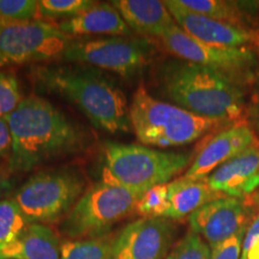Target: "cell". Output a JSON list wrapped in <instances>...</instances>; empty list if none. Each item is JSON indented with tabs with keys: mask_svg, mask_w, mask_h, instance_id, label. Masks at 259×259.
Returning a JSON list of instances; mask_svg holds the SVG:
<instances>
[{
	"mask_svg": "<svg viewBox=\"0 0 259 259\" xmlns=\"http://www.w3.org/2000/svg\"><path fill=\"white\" fill-rule=\"evenodd\" d=\"M6 120L12 137L9 168L16 173L78 153L88 143V136L78 124L36 95L23 99Z\"/></svg>",
	"mask_w": 259,
	"mask_h": 259,
	"instance_id": "6da1fadb",
	"label": "cell"
},
{
	"mask_svg": "<svg viewBox=\"0 0 259 259\" xmlns=\"http://www.w3.org/2000/svg\"><path fill=\"white\" fill-rule=\"evenodd\" d=\"M31 72L37 87L65 97L96 128L111 135L131 130L127 97L102 73L80 66H38Z\"/></svg>",
	"mask_w": 259,
	"mask_h": 259,
	"instance_id": "7a4b0ae2",
	"label": "cell"
},
{
	"mask_svg": "<svg viewBox=\"0 0 259 259\" xmlns=\"http://www.w3.org/2000/svg\"><path fill=\"white\" fill-rule=\"evenodd\" d=\"M162 89L174 105L194 114L221 122L241 118L245 111L244 90L233 77L219 71L174 59L162 65Z\"/></svg>",
	"mask_w": 259,
	"mask_h": 259,
	"instance_id": "3957f363",
	"label": "cell"
},
{
	"mask_svg": "<svg viewBox=\"0 0 259 259\" xmlns=\"http://www.w3.org/2000/svg\"><path fill=\"white\" fill-rule=\"evenodd\" d=\"M130 121L136 137L145 147L173 148L198 141L223 122L204 118L150 95L143 83L138 85L131 105Z\"/></svg>",
	"mask_w": 259,
	"mask_h": 259,
	"instance_id": "277c9868",
	"label": "cell"
},
{
	"mask_svg": "<svg viewBox=\"0 0 259 259\" xmlns=\"http://www.w3.org/2000/svg\"><path fill=\"white\" fill-rule=\"evenodd\" d=\"M190 158L186 153L107 142L102 148L101 181L144 194L170 183L189 166Z\"/></svg>",
	"mask_w": 259,
	"mask_h": 259,
	"instance_id": "5b68a950",
	"label": "cell"
},
{
	"mask_svg": "<svg viewBox=\"0 0 259 259\" xmlns=\"http://www.w3.org/2000/svg\"><path fill=\"white\" fill-rule=\"evenodd\" d=\"M143 194L99 181L89 187L61 223V232L73 240L108 234L115 223L136 211Z\"/></svg>",
	"mask_w": 259,
	"mask_h": 259,
	"instance_id": "8992f818",
	"label": "cell"
},
{
	"mask_svg": "<svg viewBox=\"0 0 259 259\" xmlns=\"http://www.w3.org/2000/svg\"><path fill=\"white\" fill-rule=\"evenodd\" d=\"M84 189V179L72 170H44L31 177L14 200L29 223L44 225L67 215Z\"/></svg>",
	"mask_w": 259,
	"mask_h": 259,
	"instance_id": "52a82bcc",
	"label": "cell"
},
{
	"mask_svg": "<svg viewBox=\"0 0 259 259\" xmlns=\"http://www.w3.org/2000/svg\"><path fill=\"white\" fill-rule=\"evenodd\" d=\"M72 40L47 21H0V67L63 59Z\"/></svg>",
	"mask_w": 259,
	"mask_h": 259,
	"instance_id": "ba28073f",
	"label": "cell"
},
{
	"mask_svg": "<svg viewBox=\"0 0 259 259\" xmlns=\"http://www.w3.org/2000/svg\"><path fill=\"white\" fill-rule=\"evenodd\" d=\"M151 56L153 45L147 37L107 36L73 38L63 59L132 77L150 61Z\"/></svg>",
	"mask_w": 259,
	"mask_h": 259,
	"instance_id": "9c48e42d",
	"label": "cell"
},
{
	"mask_svg": "<svg viewBox=\"0 0 259 259\" xmlns=\"http://www.w3.org/2000/svg\"><path fill=\"white\" fill-rule=\"evenodd\" d=\"M160 40L166 50L179 59L210 67L236 80L255 63L251 48L213 46L192 37L178 25L164 32Z\"/></svg>",
	"mask_w": 259,
	"mask_h": 259,
	"instance_id": "30bf717a",
	"label": "cell"
},
{
	"mask_svg": "<svg viewBox=\"0 0 259 259\" xmlns=\"http://www.w3.org/2000/svg\"><path fill=\"white\" fill-rule=\"evenodd\" d=\"M173 233L168 219L136 220L114 236L109 259H167Z\"/></svg>",
	"mask_w": 259,
	"mask_h": 259,
	"instance_id": "8fae6325",
	"label": "cell"
},
{
	"mask_svg": "<svg viewBox=\"0 0 259 259\" xmlns=\"http://www.w3.org/2000/svg\"><path fill=\"white\" fill-rule=\"evenodd\" d=\"M189 223L191 232L199 235L211 248L247 229L250 208L242 199L225 197L191 213Z\"/></svg>",
	"mask_w": 259,
	"mask_h": 259,
	"instance_id": "7c38bea8",
	"label": "cell"
},
{
	"mask_svg": "<svg viewBox=\"0 0 259 259\" xmlns=\"http://www.w3.org/2000/svg\"><path fill=\"white\" fill-rule=\"evenodd\" d=\"M177 25L197 40L213 46L251 48L259 46V32L251 28L215 21L181 8L177 0L163 2Z\"/></svg>",
	"mask_w": 259,
	"mask_h": 259,
	"instance_id": "4fadbf2b",
	"label": "cell"
},
{
	"mask_svg": "<svg viewBox=\"0 0 259 259\" xmlns=\"http://www.w3.org/2000/svg\"><path fill=\"white\" fill-rule=\"evenodd\" d=\"M255 141L257 138L251 126L235 122L206 142L184 177L193 180L206 179L220 166L250 148Z\"/></svg>",
	"mask_w": 259,
	"mask_h": 259,
	"instance_id": "5bb4252c",
	"label": "cell"
},
{
	"mask_svg": "<svg viewBox=\"0 0 259 259\" xmlns=\"http://www.w3.org/2000/svg\"><path fill=\"white\" fill-rule=\"evenodd\" d=\"M216 192L242 199L259 189V141L206 178Z\"/></svg>",
	"mask_w": 259,
	"mask_h": 259,
	"instance_id": "9a60e30c",
	"label": "cell"
},
{
	"mask_svg": "<svg viewBox=\"0 0 259 259\" xmlns=\"http://www.w3.org/2000/svg\"><path fill=\"white\" fill-rule=\"evenodd\" d=\"M58 27L71 37L87 35L132 36V30L112 3H94L80 14L61 22Z\"/></svg>",
	"mask_w": 259,
	"mask_h": 259,
	"instance_id": "2e32d148",
	"label": "cell"
},
{
	"mask_svg": "<svg viewBox=\"0 0 259 259\" xmlns=\"http://www.w3.org/2000/svg\"><path fill=\"white\" fill-rule=\"evenodd\" d=\"M112 5L132 31L160 38L177 25L169 10L158 0H114Z\"/></svg>",
	"mask_w": 259,
	"mask_h": 259,
	"instance_id": "e0dca14e",
	"label": "cell"
},
{
	"mask_svg": "<svg viewBox=\"0 0 259 259\" xmlns=\"http://www.w3.org/2000/svg\"><path fill=\"white\" fill-rule=\"evenodd\" d=\"M168 187V220H181L190 216L203 205L226 196L216 192L208 179L193 180L181 177L167 184Z\"/></svg>",
	"mask_w": 259,
	"mask_h": 259,
	"instance_id": "ac0fdd59",
	"label": "cell"
},
{
	"mask_svg": "<svg viewBox=\"0 0 259 259\" xmlns=\"http://www.w3.org/2000/svg\"><path fill=\"white\" fill-rule=\"evenodd\" d=\"M61 244L54 231L30 223L15 244L0 252V259H60Z\"/></svg>",
	"mask_w": 259,
	"mask_h": 259,
	"instance_id": "d6986e66",
	"label": "cell"
},
{
	"mask_svg": "<svg viewBox=\"0 0 259 259\" xmlns=\"http://www.w3.org/2000/svg\"><path fill=\"white\" fill-rule=\"evenodd\" d=\"M181 8L189 10L194 14L202 15L215 21L236 25V27L248 28L246 19L248 12L246 8L251 3L229 2V0H177Z\"/></svg>",
	"mask_w": 259,
	"mask_h": 259,
	"instance_id": "ffe728a7",
	"label": "cell"
},
{
	"mask_svg": "<svg viewBox=\"0 0 259 259\" xmlns=\"http://www.w3.org/2000/svg\"><path fill=\"white\" fill-rule=\"evenodd\" d=\"M29 225L14 199L0 200V252L15 244Z\"/></svg>",
	"mask_w": 259,
	"mask_h": 259,
	"instance_id": "44dd1931",
	"label": "cell"
},
{
	"mask_svg": "<svg viewBox=\"0 0 259 259\" xmlns=\"http://www.w3.org/2000/svg\"><path fill=\"white\" fill-rule=\"evenodd\" d=\"M112 234L83 240H67L61 244L60 259H109L114 240Z\"/></svg>",
	"mask_w": 259,
	"mask_h": 259,
	"instance_id": "7402d4cb",
	"label": "cell"
},
{
	"mask_svg": "<svg viewBox=\"0 0 259 259\" xmlns=\"http://www.w3.org/2000/svg\"><path fill=\"white\" fill-rule=\"evenodd\" d=\"M94 3L90 0H41L38 2L37 19L45 22L46 19L66 21L80 14Z\"/></svg>",
	"mask_w": 259,
	"mask_h": 259,
	"instance_id": "603a6c76",
	"label": "cell"
},
{
	"mask_svg": "<svg viewBox=\"0 0 259 259\" xmlns=\"http://www.w3.org/2000/svg\"><path fill=\"white\" fill-rule=\"evenodd\" d=\"M168 187L164 185L155 186L147 191L138 200L136 211L142 218H166L168 211Z\"/></svg>",
	"mask_w": 259,
	"mask_h": 259,
	"instance_id": "cb8c5ba5",
	"label": "cell"
},
{
	"mask_svg": "<svg viewBox=\"0 0 259 259\" xmlns=\"http://www.w3.org/2000/svg\"><path fill=\"white\" fill-rule=\"evenodd\" d=\"M210 246L199 235L189 232L174 245L167 259H210Z\"/></svg>",
	"mask_w": 259,
	"mask_h": 259,
	"instance_id": "d4e9b609",
	"label": "cell"
},
{
	"mask_svg": "<svg viewBox=\"0 0 259 259\" xmlns=\"http://www.w3.org/2000/svg\"><path fill=\"white\" fill-rule=\"evenodd\" d=\"M22 101L18 79L11 73L0 72V116L8 118Z\"/></svg>",
	"mask_w": 259,
	"mask_h": 259,
	"instance_id": "484cf974",
	"label": "cell"
},
{
	"mask_svg": "<svg viewBox=\"0 0 259 259\" xmlns=\"http://www.w3.org/2000/svg\"><path fill=\"white\" fill-rule=\"evenodd\" d=\"M37 11L35 0H0V21H34Z\"/></svg>",
	"mask_w": 259,
	"mask_h": 259,
	"instance_id": "4316f807",
	"label": "cell"
},
{
	"mask_svg": "<svg viewBox=\"0 0 259 259\" xmlns=\"http://www.w3.org/2000/svg\"><path fill=\"white\" fill-rule=\"evenodd\" d=\"M245 233L246 231L239 233L228 240L211 247L210 259H240Z\"/></svg>",
	"mask_w": 259,
	"mask_h": 259,
	"instance_id": "83f0119b",
	"label": "cell"
},
{
	"mask_svg": "<svg viewBox=\"0 0 259 259\" xmlns=\"http://www.w3.org/2000/svg\"><path fill=\"white\" fill-rule=\"evenodd\" d=\"M240 259H259V215L246 229Z\"/></svg>",
	"mask_w": 259,
	"mask_h": 259,
	"instance_id": "f1b7e54d",
	"label": "cell"
},
{
	"mask_svg": "<svg viewBox=\"0 0 259 259\" xmlns=\"http://www.w3.org/2000/svg\"><path fill=\"white\" fill-rule=\"evenodd\" d=\"M12 137L6 118L0 116V160L11 153Z\"/></svg>",
	"mask_w": 259,
	"mask_h": 259,
	"instance_id": "f546056e",
	"label": "cell"
},
{
	"mask_svg": "<svg viewBox=\"0 0 259 259\" xmlns=\"http://www.w3.org/2000/svg\"><path fill=\"white\" fill-rule=\"evenodd\" d=\"M251 119H252V124H253L254 130L259 135V111H257V109H252Z\"/></svg>",
	"mask_w": 259,
	"mask_h": 259,
	"instance_id": "4dcf8cb0",
	"label": "cell"
},
{
	"mask_svg": "<svg viewBox=\"0 0 259 259\" xmlns=\"http://www.w3.org/2000/svg\"><path fill=\"white\" fill-rule=\"evenodd\" d=\"M11 189V184H10V181L8 179H5V178L0 177V194H3L6 191H9Z\"/></svg>",
	"mask_w": 259,
	"mask_h": 259,
	"instance_id": "1f68e13d",
	"label": "cell"
},
{
	"mask_svg": "<svg viewBox=\"0 0 259 259\" xmlns=\"http://www.w3.org/2000/svg\"><path fill=\"white\" fill-rule=\"evenodd\" d=\"M255 94H257V106L253 109L259 111V67L257 70V73H255Z\"/></svg>",
	"mask_w": 259,
	"mask_h": 259,
	"instance_id": "d6a6232c",
	"label": "cell"
},
{
	"mask_svg": "<svg viewBox=\"0 0 259 259\" xmlns=\"http://www.w3.org/2000/svg\"><path fill=\"white\" fill-rule=\"evenodd\" d=\"M252 203H253L255 206H258V208H259V189L255 191L253 194H252Z\"/></svg>",
	"mask_w": 259,
	"mask_h": 259,
	"instance_id": "836d02e7",
	"label": "cell"
}]
</instances>
